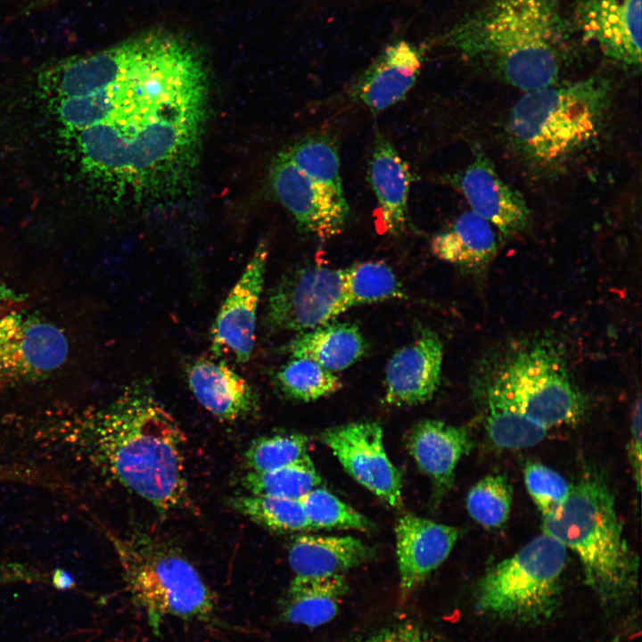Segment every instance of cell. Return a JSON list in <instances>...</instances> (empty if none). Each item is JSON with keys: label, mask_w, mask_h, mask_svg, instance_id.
<instances>
[{"label": "cell", "mask_w": 642, "mask_h": 642, "mask_svg": "<svg viewBox=\"0 0 642 642\" xmlns=\"http://www.w3.org/2000/svg\"><path fill=\"white\" fill-rule=\"evenodd\" d=\"M207 78L193 40L157 39L116 83L118 103L110 118L78 131L84 165L136 199L171 193L194 164Z\"/></svg>", "instance_id": "obj_1"}, {"label": "cell", "mask_w": 642, "mask_h": 642, "mask_svg": "<svg viewBox=\"0 0 642 642\" xmlns=\"http://www.w3.org/2000/svg\"><path fill=\"white\" fill-rule=\"evenodd\" d=\"M80 435L93 464L157 510L191 506L185 434L144 383L94 413Z\"/></svg>", "instance_id": "obj_2"}, {"label": "cell", "mask_w": 642, "mask_h": 642, "mask_svg": "<svg viewBox=\"0 0 642 642\" xmlns=\"http://www.w3.org/2000/svg\"><path fill=\"white\" fill-rule=\"evenodd\" d=\"M569 36L558 0H484L449 30L446 43L525 93L560 82Z\"/></svg>", "instance_id": "obj_3"}, {"label": "cell", "mask_w": 642, "mask_h": 642, "mask_svg": "<svg viewBox=\"0 0 642 642\" xmlns=\"http://www.w3.org/2000/svg\"><path fill=\"white\" fill-rule=\"evenodd\" d=\"M542 532L579 558L586 584L606 606L627 603L636 593L638 558L630 547L614 496L605 479L582 475L567 500L542 516Z\"/></svg>", "instance_id": "obj_4"}, {"label": "cell", "mask_w": 642, "mask_h": 642, "mask_svg": "<svg viewBox=\"0 0 642 642\" xmlns=\"http://www.w3.org/2000/svg\"><path fill=\"white\" fill-rule=\"evenodd\" d=\"M610 100V83L598 77L525 92L509 112L508 135L531 163L556 165L599 135Z\"/></svg>", "instance_id": "obj_5"}, {"label": "cell", "mask_w": 642, "mask_h": 642, "mask_svg": "<svg viewBox=\"0 0 642 642\" xmlns=\"http://www.w3.org/2000/svg\"><path fill=\"white\" fill-rule=\"evenodd\" d=\"M111 535L130 599L155 636L169 616L220 624L215 593L180 551L146 534Z\"/></svg>", "instance_id": "obj_6"}, {"label": "cell", "mask_w": 642, "mask_h": 642, "mask_svg": "<svg viewBox=\"0 0 642 642\" xmlns=\"http://www.w3.org/2000/svg\"><path fill=\"white\" fill-rule=\"evenodd\" d=\"M567 549L542 532L480 579L475 606L490 618L526 625L548 621L558 606Z\"/></svg>", "instance_id": "obj_7"}, {"label": "cell", "mask_w": 642, "mask_h": 642, "mask_svg": "<svg viewBox=\"0 0 642 642\" xmlns=\"http://www.w3.org/2000/svg\"><path fill=\"white\" fill-rule=\"evenodd\" d=\"M513 407L540 426L574 424L585 399L563 355L548 342L519 348L488 382Z\"/></svg>", "instance_id": "obj_8"}, {"label": "cell", "mask_w": 642, "mask_h": 642, "mask_svg": "<svg viewBox=\"0 0 642 642\" xmlns=\"http://www.w3.org/2000/svg\"><path fill=\"white\" fill-rule=\"evenodd\" d=\"M351 308L345 269L309 264L287 271L271 289L263 323L268 332L302 333Z\"/></svg>", "instance_id": "obj_9"}, {"label": "cell", "mask_w": 642, "mask_h": 642, "mask_svg": "<svg viewBox=\"0 0 642 642\" xmlns=\"http://www.w3.org/2000/svg\"><path fill=\"white\" fill-rule=\"evenodd\" d=\"M322 442L360 485L392 507L402 506V477L389 458L376 422H354L321 432Z\"/></svg>", "instance_id": "obj_10"}, {"label": "cell", "mask_w": 642, "mask_h": 642, "mask_svg": "<svg viewBox=\"0 0 642 642\" xmlns=\"http://www.w3.org/2000/svg\"><path fill=\"white\" fill-rule=\"evenodd\" d=\"M272 190L299 229L321 240L342 233L349 216L345 198L313 181L281 152L270 169Z\"/></svg>", "instance_id": "obj_11"}, {"label": "cell", "mask_w": 642, "mask_h": 642, "mask_svg": "<svg viewBox=\"0 0 642 642\" xmlns=\"http://www.w3.org/2000/svg\"><path fill=\"white\" fill-rule=\"evenodd\" d=\"M268 255L266 243H259L223 301L210 332V348L217 357L229 355L238 363L251 358Z\"/></svg>", "instance_id": "obj_12"}, {"label": "cell", "mask_w": 642, "mask_h": 642, "mask_svg": "<svg viewBox=\"0 0 642 642\" xmlns=\"http://www.w3.org/2000/svg\"><path fill=\"white\" fill-rule=\"evenodd\" d=\"M68 352L54 325L0 307V376L37 375L62 364Z\"/></svg>", "instance_id": "obj_13"}, {"label": "cell", "mask_w": 642, "mask_h": 642, "mask_svg": "<svg viewBox=\"0 0 642 642\" xmlns=\"http://www.w3.org/2000/svg\"><path fill=\"white\" fill-rule=\"evenodd\" d=\"M574 24L606 57L630 68L641 64V0H578Z\"/></svg>", "instance_id": "obj_14"}, {"label": "cell", "mask_w": 642, "mask_h": 642, "mask_svg": "<svg viewBox=\"0 0 642 642\" xmlns=\"http://www.w3.org/2000/svg\"><path fill=\"white\" fill-rule=\"evenodd\" d=\"M449 182L464 194L473 211L504 235L527 227L531 212L525 200L500 177L483 152H477L464 171L450 177Z\"/></svg>", "instance_id": "obj_15"}, {"label": "cell", "mask_w": 642, "mask_h": 642, "mask_svg": "<svg viewBox=\"0 0 642 642\" xmlns=\"http://www.w3.org/2000/svg\"><path fill=\"white\" fill-rule=\"evenodd\" d=\"M442 343L430 329L398 350L385 369L383 401L390 406H415L430 400L440 383Z\"/></svg>", "instance_id": "obj_16"}, {"label": "cell", "mask_w": 642, "mask_h": 642, "mask_svg": "<svg viewBox=\"0 0 642 642\" xmlns=\"http://www.w3.org/2000/svg\"><path fill=\"white\" fill-rule=\"evenodd\" d=\"M395 536L400 594L407 597L448 558L459 531L448 524L405 514L397 521Z\"/></svg>", "instance_id": "obj_17"}, {"label": "cell", "mask_w": 642, "mask_h": 642, "mask_svg": "<svg viewBox=\"0 0 642 642\" xmlns=\"http://www.w3.org/2000/svg\"><path fill=\"white\" fill-rule=\"evenodd\" d=\"M407 448L418 468L430 479L432 502L436 506L451 490L456 467L472 449L473 440L465 426L425 419L408 432Z\"/></svg>", "instance_id": "obj_18"}, {"label": "cell", "mask_w": 642, "mask_h": 642, "mask_svg": "<svg viewBox=\"0 0 642 642\" xmlns=\"http://www.w3.org/2000/svg\"><path fill=\"white\" fill-rule=\"evenodd\" d=\"M423 50L405 40L387 45L356 79L350 93L378 114L404 99L423 66Z\"/></svg>", "instance_id": "obj_19"}, {"label": "cell", "mask_w": 642, "mask_h": 642, "mask_svg": "<svg viewBox=\"0 0 642 642\" xmlns=\"http://www.w3.org/2000/svg\"><path fill=\"white\" fill-rule=\"evenodd\" d=\"M188 386L197 401L221 421H236L259 407L255 389L224 360L200 358L185 369Z\"/></svg>", "instance_id": "obj_20"}, {"label": "cell", "mask_w": 642, "mask_h": 642, "mask_svg": "<svg viewBox=\"0 0 642 642\" xmlns=\"http://www.w3.org/2000/svg\"><path fill=\"white\" fill-rule=\"evenodd\" d=\"M367 180L377 200L384 231L402 233L407 222V201L413 176L393 144L375 134L367 163Z\"/></svg>", "instance_id": "obj_21"}, {"label": "cell", "mask_w": 642, "mask_h": 642, "mask_svg": "<svg viewBox=\"0 0 642 642\" xmlns=\"http://www.w3.org/2000/svg\"><path fill=\"white\" fill-rule=\"evenodd\" d=\"M374 549L351 536L302 534L292 539L288 563L295 576L343 575L370 561Z\"/></svg>", "instance_id": "obj_22"}, {"label": "cell", "mask_w": 642, "mask_h": 642, "mask_svg": "<svg viewBox=\"0 0 642 642\" xmlns=\"http://www.w3.org/2000/svg\"><path fill=\"white\" fill-rule=\"evenodd\" d=\"M285 350L291 358L310 359L333 373L358 361L366 351V343L355 324L331 321L299 333Z\"/></svg>", "instance_id": "obj_23"}, {"label": "cell", "mask_w": 642, "mask_h": 642, "mask_svg": "<svg viewBox=\"0 0 642 642\" xmlns=\"http://www.w3.org/2000/svg\"><path fill=\"white\" fill-rule=\"evenodd\" d=\"M347 591L343 575L295 576L280 603L286 622L316 628L336 615Z\"/></svg>", "instance_id": "obj_24"}, {"label": "cell", "mask_w": 642, "mask_h": 642, "mask_svg": "<svg viewBox=\"0 0 642 642\" xmlns=\"http://www.w3.org/2000/svg\"><path fill=\"white\" fill-rule=\"evenodd\" d=\"M496 248L491 225L473 210L463 213L449 228L435 235L431 241L435 257L466 267L488 261Z\"/></svg>", "instance_id": "obj_25"}, {"label": "cell", "mask_w": 642, "mask_h": 642, "mask_svg": "<svg viewBox=\"0 0 642 642\" xmlns=\"http://www.w3.org/2000/svg\"><path fill=\"white\" fill-rule=\"evenodd\" d=\"M483 398L485 428L496 447L518 449L532 447L545 439L548 430L523 415L488 382Z\"/></svg>", "instance_id": "obj_26"}, {"label": "cell", "mask_w": 642, "mask_h": 642, "mask_svg": "<svg viewBox=\"0 0 642 642\" xmlns=\"http://www.w3.org/2000/svg\"><path fill=\"white\" fill-rule=\"evenodd\" d=\"M293 164L313 181L340 198H345L339 148L328 133H314L298 140L284 151Z\"/></svg>", "instance_id": "obj_27"}, {"label": "cell", "mask_w": 642, "mask_h": 642, "mask_svg": "<svg viewBox=\"0 0 642 642\" xmlns=\"http://www.w3.org/2000/svg\"><path fill=\"white\" fill-rule=\"evenodd\" d=\"M230 506L251 521L279 532L313 530L300 499L246 494L230 498Z\"/></svg>", "instance_id": "obj_28"}, {"label": "cell", "mask_w": 642, "mask_h": 642, "mask_svg": "<svg viewBox=\"0 0 642 642\" xmlns=\"http://www.w3.org/2000/svg\"><path fill=\"white\" fill-rule=\"evenodd\" d=\"M275 379L284 393L304 402L327 397L342 387L333 372L304 358H291L278 369Z\"/></svg>", "instance_id": "obj_29"}, {"label": "cell", "mask_w": 642, "mask_h": 642, "mask_svg": "<svg viewBox=\"0 0 642 642\" xmlns=\"http://www.w3.org/2000/svg\"><path fill=\"white\" fill-rule=\"evenodd\" d=\"M309 439L298 432H282L253 440L244 454L250 471L268 472L293 465L312 462Z\"/></svg>", "instance_id": "obj_30"}, {"label": "cell", "mask_w": 642, "mask_h": 642, "mask_svg": "<svg viewBox=\"0 0 642 642\" xmlns=\"http://www.w3.org/2000/svg\"><path fill=\"white\" fill-rule=\"evenodd\" d=\"M345 269L351 307L401 298L402 287L392 269L380 261H366Z\"/></svg>", "instance_id": "obj_31"}, {"label": "cell", "mask_w": 642, "mask_h": 642, "mask_svg": "<svg viewBox=\"0 0 642 642\" xmlns=\"http://www.w3.org/2000/svg\"><path fill=\"white\" fill-rule=\"evenodd\" d=\"M321 481L313 462H310L268 472L250 471L243 478V485L250 494L300 499L318 487Z\"/></svg>", "instance_id": "obj_32"}, {"label": "cell", "mask_w": 642, "mask_h": 642, "mask_svg": "<svg viewBox=\"0 0 642 642\" xmlns=\"http://www.w3.org/2000/svg\"><path fill=\"white\" fill-rule=\"evenodd\" d=\"M513 489L501 474H489L468 491L465 506L469 515L485 528H498L508 519Z\"/></svg>", "instance_id": "obj_33"}, {"label": "cell", "mask_w": 642, "mask_h": 642, "mask_svg": "<svg viewBox=\"0 0 642 642\" xmlns=\"http://www.w3.org/2000/svg\"><path fill=\"white\" fill-rule=\"evenodd\" d=\"M313 528L346 529L367 531L372 522L335 495L323 488H314L300 498Z\"/></svg>", "instance_id": "obj_34"}, {"label": "cell", "mask_w": 642, "mask_h": 642, "mask_svg": "<svg viewBox=\"0 0 642 642\" xmlns=\"http://www.w3.org/2000/svg\"><path fill=\"white\" fill-rule=\"evenodd\" d=\"M523 477L527 491L542 516L561 506L571 493L572 484L543 464L528 463Z\"/></svg>", "instance_id": "obj_35"}, {"label": "cell", "mask_w": 642, "mask_h": 642, "mask_svg": "<svg viewBox=\"0 0 642 642\" xmlns=\"http://www.w3.org/2000/svg\"><path fill=\"white\" fill-rule=\"evenodd\" d=\"M630 462L634 473L638 492L641 486V399L638 397L630 418Z\"/></svg>", "instance_id": "obj_36"}, {"label": "cell", "mask_w": 642, "mask_h": 642, "mask_svg": "<svg viewBox=\"0 0 642 642\" xmlns=\"http://www.w3.org/2000/svg\"><path fill=\"white\" fill-rule=\"evenodd\" d=\"M366 642H440L426 631L413 625H401L388 630Z\"/></svg>", "instance_id": "obj_37"}, {"label": "cell", "mask_w": 642, "mask_h": 642, "mask_svg": "<svg viewBox=\"0 0 642 642\" xmlns=\"http://www.w3.org/2000/svg\"><path fill=\"white\" fill-rule=\"evenodd\" d=\"M54 583L57 588L66 589L74 585L71 577L64 572H57L54 577Z\"/></svg>", "instance_id": "obj_38"}, {"label": "cell", "mask_w": 642, "mask_h": 642, "mask_svg": "<svg viewBox=\"0 0 642 642\" xmlns=\"http://www.w3.org/2000/svg\"><path fill=\"white\" fill-rule=\"evenodd\" d=\"M612 642H620L619 637L614 638Z\"/></svg>", "instance_id": "obj_39"}]
</instances>
